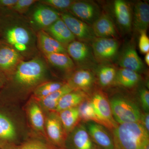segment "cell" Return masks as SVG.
<instances>
[{
  "label": "cell",
  "mask_w": 149,
  "mask_h": 149,
  "mask_svg": "<svg viewBox=\"0 0 149 149\" xmlns=\"http://www.w3.org/2000/svg\"><path fill=\"white\" fill-rule=\"evenodd\" d=\"M109 103L113 116L117 123L140 122L141 111L132 101L118 96L112 98Z\"/></svg>",
  "instance_id": "obj_4"
},
{
  "label": "cell",
  "mask_w": 149,
  "mask_h": 149,
  "mask_svg": "<svg viewBox=\"0 0 149 149\" xmlns=\"http://www.w3.org/2000/svg\"><path fill=\"white\" fill-rule=\"evenodd\" d=\"M140 122L146 129L148 133H149V113L146 112L143 114H141Z\"/></svg>",
  "instance_id": "obj_38"
},
{
  "label": "cell",
  "mask_w": 149,
  "mask_h": 149,
  "mask_svg": "<svg viewBox=\"0 0 149 149\" xmlns=\"http://www.w3.org/2000/svg\"><path fill=\"white\" fill-rule=\"evenodd\" d=\"M37 47L43 55L56 53L67 54L66 48L45 30L37 32Z\"/></svg>",
  "instance_id": "obj_14"
},
{
  "label": "cell",
  "mask_w": 149,
  "mask_h": 149,
  "mask_svg": "<svg viewBox=\"0 0 149 149\" xmlns=\"http://www.w3.org/2000/svg\"><path fill=\"white\" fill-rule=\"evenodd\" d=\"M86 100V95L85 92L80 90H73L62 97L55 111L59 112L63 110L77 107Z\"/></svg>",
  "instance_id": "obj_22"
},
{
  "label": "cell",
  "mask_w": 149,
  "mask_h": 149,
  "mask_svg": "<svg viewBox=\"0 0 149 149\" xmlns=\"http://www.w3.org/2000/svg\"><path fill=\"white\" fill-rule=\"evenodd\" d=\"M16 127L7 116L0 113V140L5 143L11 144L17 138Z\"/></svg>",
  "instance_id": "obj_23"
},
{
  "label": "cell",
  "mask_w": 149,
  "mask_h": 149,
  "mask_svg": "<svg viewBox=\"0 0 149 149\" xmlns=\"http://www.w3.org/2000/svg\"><path fill=\"white\" fill-rule=\"evenodd\" d=\"M119 44L113 38H96L92 42V49L95 57L100 61L111 60L118 52Z\"/></svg>",
  "instance_id": "obj_11"
},
{
  "label": "cell",
  "mask_w": 149,
  "mask_h": 149,
  "mask_svg": "<svg viewBox=\"0 0 149 149\" xmlns=\"http://www.w3.org/2000/svg\"><path fill=\"white\" fill-rule=\"evenodd\" d=\"M17 0H0V17L13 13L14 5Z\"/></svg>",
  "instance_id": "obj_35"
},
{
  "label": "cell",
  "mask_w": 149,
  "mask_h": 149,
  "mask_svg": "<svg viewBox=\"0 0 149 149\" xmlns=\"http://www.w3.org/2000/svg\"><path fill=\"white\" fill-rule=\"evenodd\" d=\"M35 5L28 16L25 17L36 32L47 29L61 18L60 13L39 1Z\"/></svg>",
  "instance_id": "obj_5"
},
{
  "label": "cell",
  "mask_w": 149,
  "mask_h": 149,
  "mask_svg": "<svg viewBox=\"0 0 149 149\" xmlns=\"http://www.w3.org/2000/svg\"><path fill=\"white\" fill-rule=\"evenodd\" d=\"M96 37L113 38L117 36V31L110 17L106 14L101 15L92 24Z\"/></svg>",
  "instance_id": "obj_16"
},
{
  "label": "cell",
  "mask_w": 149,
  "mask_h": 149,
  "mask_svg": "<svg viewBox=\"0 0 149 149\" xmlns=\"http://www.w3.org/2000/svg\"><path fill=\"white\" fill-rule=\"evenodd\" d=\"M91 100L102 125L107 128L114 129L118 125L113 116L109 102L100 92L94 93Z\"/></svg>",
  "instance_id": "obj_7"
},
{
  "label": "cell",
  "mask_w": 149,
  "mask_h": 149,
  "mask_svg": "<svg viewBox=\"0 0 149 149\" xmlns=\"http://www.w3.org/2000/svg\"><path fill=\"white\" fill-rule=\"evenodd\" d=\"M80 119L89 122L92 121L102 125L91 100L86 99L77 106Z\"/></svg>",
  "instance_id": "obj_30"
},
{
  "label": "cell",
  "mask_w": 149,
  "mask_h": 149,
  "mask_svg": "<svg viewBox=\"0 0 149 149\" xmlns=\"http://www.w3.org/2000/svg\"><path fill=\"white\" fill-rule=\"evenodd\" d=\"M95 77L93 72L86 69H80L75 71L70 79L68 84L74 90L85 92L93 87Z\"/></svg>",
  "instance_id": "obj_21"
},
{
  "label": "cell",
  "mask_w": 149,
  "mask_h": 149,
  "mask_svg": "<svg viewBox=\"0 0 149 149\" xmlns=\"http://www.w3.org/2000/svg\"><path fill=\"white\" fill-rule=\"evenodd\" d=\"M73 90L74 89L68 83H65L61 88L39 101L42 106L45 109L52 111H55L58 104L62 97L66 93Z\"/></svg>",
  "instance_id": "obj_24"
},
{
  "label": "cell",
  "mask_w": 149,
  "mask_h": 149,
  "mask_svg": "<svg viewBox=\"0 0 149 149\" xmlns=\"http://www.w3.org/2000/svg\"><path fill=\"white\" fill-rule=\"evenodd\" d=\"M44 57L47 63L61 70H69L74 68V62L67 54L56 53L45 55Z\"/></svg>",
  "instance_id": "obj_26"
},
{
  "label": "cell",
  "mask_w": 149,
  "mask_h": 149,
  "mask_svg": "<svg viewBox=\"0 0 149 149\" xmlns=\"http://www.w3.org/2000/svg\"><path fill=\"white\" fill-rule=\"evenodd\" d=\"M48 72L47 63L39 54L18 65L7 77L9 86L19 93L34 91L38 85L45 82Z\"/></svg>",
  "instance_id": "obj_2"
},
{
  "label": "cell",
  "mask_w": 149,
  "mask_h": 149,
  "mask_svg": "<svg viewBox=\"0 0 149 149\" xmlns=\"http://www.w3.org/2000/svg\"><path fill=\"white\" fill-rule=\"evenodd\" d=\"M7 81V77L1 71H0V89L5 86Z\"/></svg>",
  "instance_id": "obj_39"
},
{
  "label": "cell",
  "mask_w": 149,
  "mask_h": 149,
  "mask_svg": "<svg viewBox=\"0 0 149 149\" xmlns=\"http://www.w3.org/2000/svg\"><path fill=\"white\" fill-rule=\"evenodd\" d=\"M114 149H116V148H115Z\"/></svg>",
  "instance_id": "obj_42"
},
{
  "label": "cell",
  "mask_w": 149,
  "mask_h": 149,
  "mask_svg": "<svg viewBox=\"0 0 149 149\" xmlns=\"http://www.w3.org/2000/svg\"><path fill=\"white\" fill-rule=\"evenodd\" d=\"M24 60H26L13 48L0 42V71L7 77Z\"/></svg>",
  "instance_id": "obj_12"
},
{
  "label": "cell",
  "mask_w": 149,
  "mask_h": 149,
  "mask_svg": "<svg viewBox=\"0 0 149 149\" xmlns=\"http://www.w3.org/2000/svg\"><path fill=\"white\" fill-rule=\"evenodd\" d=\"M38 1L37 0H17L13 8V13L24 15L30 10L31 7Z\"/></svg>",
  "instance_id": "obj_34"
},
{
  "label": "cell",
  "mask_w": 149,
  "mask_h": 149,
  "mask_svg": "<svg viewBox=\"0 0 149 149\" xmlns=\"http://www.w3.org/2000/svg\"><path fill=\"white\" fill-rule=\"evenodd\" d=\"M141 80L138 72L127 68H122L116 72L114 81L118 85L127 88L136 86Z\"/></svg>",
  "instance_id": "obj_27"
},
{
  "label": "cell",
  "mask_w": 149,
  "mask_h": 149,
  "mask_svg": "<svg viewBox=\"0 0 149 149\" xmlns=\"http://www.w3.org/2000/svg\"><path fill=\"white\" fill-rule=\"evenodd\" d=\"M140 97L143 109L146 112H149V92L146 89H143L140 91Z\"/></svg>",
  "instance_id": "obj_37"
},
{
  "label": "cell",
  "mask_w": 149,
  "mask_h": 149,
  "mask_svg": "<svg viewBox=\"0 0 149 149\" xmlns=\"http://www.w3.org/2000/svg\"><path fill=\"white\" fill-rule=\"evenodd\" d=\"M0 42L13 48L26 60L40 54L37 32L24 15L13 13L0 17Z\"/></svg>",
  "instance_id": "obj_1"
},
{
  "label": "cell",
  "mask_w": 149,
  "mask_h": 149,
  "mask_svg": "<svg viewBox=\"0 0 149 149\" xmlns=\"http://www.w3.org/2000/svg\"><path fill=\"white\" fill-rule=\"evenodd\" d=\"M68 11L72 15L90 25L100 15L98 6L86 1H74Z\"/></svg>",
  "instance_id": "obj_9"
},
{
  "label": "cell",
  "mask_w": 149,
  "mask_h": 149,
  "mask_svg": "<svg viewBox=\"0 0 149 149\" xmlns=\"http://www.w3.org/2000/svg\"><path fill=\"white\" fill-rule=\"evenodd\" d=\"M122 68L131 70L139 73L144 69V64L133 46L126 47L123 51L118 60Z\"/></svg>",
  "instance_id": "obj_15"
},
{
  "label": "cell",
  "mask_w": 149,
  "mask_h": 149,
  "mask_svg": "<svg viewBox=\"0 0 149 149\" xmlns=\"http://www.w3.org/2000/svg\"><path fill=\"white\" fill-rule=\"evenodd\" d=\"M86 128L91 140L97 149H114L113 138L106 128L97 123L88 122Z\"/></svg>",
  "instance_id": "obj_13"
},
{
  "label": "cell",
  "mask_w": 149,
  "mask_h": 149,
  "mask_svg": "<svg viewBox=\"0 0 149 149\" xmlns=\"http://www.w3.org/2000/svg\"><path fill=\"white\" fill-rule=\"evenodd\" d=\"M58 113L59 117L67 133H70L81 119L77 107L63 110Z\"/></svg>",
  "instance_id": "obj_25"
},
{
  "label": "cell",
  "mask_w": 149,
  "mask_h": 149,
  "mask_svg": "<svg viewBox=\"0 0 149 149\" xmlns=\"http://www.w3.org/2000/svg\"><path fill=\"white\" fill-rule=\"evenodd\" d=\"M132 21L134 29L141 33L147 32L149 24V5L146 2L140 1L135 4Z\"/></svg>",
  "instance_id": "obj_19"
},
{
  "label": "cell",
  "mask_w": 149,
  "mask_h": 149,
  "mask_svg": "<svg viewBox=\"0 0 149 149\" xmlns=\"http://www.w3.org/2000/svg\"><path fill=\"white\" fill-rule=\"evenodd\" d=\"M45 126L48 137L53 146L58 149H65V132L58 114L55 112L49 113L45 120Z\"/></svg>",
  "instance_id": "obj_8"
},
{
  "label": "cell",
  "mask_w": 149,
  "mask_h": 149,
  "mask_svg": "<svg viewBox=\"0 0 149 149\" xmlns=\"http://www.w3.org/2000/svg\"><path fill=\"white\" fill-rule=\"evenodd\" d=\"M141 149H149V141L147 142Z\"/></svg>",
  "instance_id": "obj_41"
},
{
  "label": "cell",
  "mask_w": 149,
  "mask_h": 149,
  "mask_svg": "<svg viewBox=\"0 0 149 149\" xmlns=\"http://www.w3.org/2000/svg\"><path fill=\"white\" fill-rule=\"evenodd\" d=\"M1 149H58L53 145L37 140L27 141L19 146L10 143H0Z\"/></svg>",
  "instance_id": "obj_31"
},
{
  "label": "cell",
  "mask_w": 149,
  "mask_h": 149,
  "mask_svg": "<svg viewBox=\"0 0 149 149\" xmlns=\"http://www.w3.org/2000/svg\"><path fill=\"white\" fill-rule=\"evenodd\" d=\"M44 30L64 47L75 40L74 35L61 18Z\"/></svg>",
  "instance_id": "obj_17"
},
{
  "label": "cell",
  "mask_w": 149,
  "mask_h": 149,
  "mask_svg": "<svg viewBox=\"0 0 149 149\" xmlns=\"http://www.w3.org/2000/svg\"><path fill=\"white\" fill-rule=\"evenodd\" d=\"M140 34L139 44V49L142 53H148L149 51V39L147 32H141Z\"/></svg>",
  "instance_id": "obj_36"
},
{
  "label": "cell",
  "mask_w": 149,
  "mask_h": 149,
  "mask_svg": "<svg viewBox=\"0 0 149 149\" xmlns=\"http://www.w3.org/2000/svg\"><path fill=\"white\" fill-rule=\"evenodd\" d=\"M145 61L148 65H149V53L146 54L145 57Z\"/></svg>",
  "instance_id": "obj_40"
},
{
  "label": "cell",
  "mask_w": 149,
  "mask_h": 149,
  "mask_svg": "<svg viewBox=\"0 0 149 149\" xmlns=\"http://www.w3.org/2000/svg\"><path fill=\"white\" fill-rule=\"evenodd\" d=\"M60 17L75 38L80 42L86 44L93 42L97 38L91 25L75 17L69 12L60 13Z\"/></svg>",
  "instance_id": "obj_6"
},
{
  "label": "cell",
  "mask_w": 149,
  "mask_h": 149,
  "mask_svg": "<svg viewBox=\"0 0 149 149\" xmlns=\"http://www.w3.org/2000/svg\"><path fill=\"white\" fill-rule=\"evenodd\" d=\"M113 9L118 25L124 31L129 32L132 27L133 20L128 3L123 0L115 1Z\"/></svg>",
  "instance_id": "obj_20"
},
{
  "label": "cell",
  "mask_w": 149,
  "mask_h": 149,
  "mask_svg": "<svg viewBox=\"0 0 149 149\" xmlns=\"http://www.w3.org/2000/svg\"><path fill=\"white\" fill-rule=\"evenodd\" d=\"M113 130L117 149H141L149 141V133L140 122L120 124Z\"/></svg>",
  "instance_id": "obj_3"
},
{
  "label": "cell",
  "mask_w": 149,
  "mask_h": 149,
  "mask_svg": "<svg viewBox=\"0 0 149 149\" xmlns=\"http://www.w3.org/2000/svg\"><path fill=\"white\" fill-rule=\"evenodd\" d=\"M28 114L32 125L36 130L44 132L45 119L40 106L35 102H31L28 107Z\"/></svg>",
  "instance_id": "obj_28"
},
{
  "label": "cell",
  "mask_w": 149,
  "mask_h": 149,
  "mask_svg": "<svg viewBox=\"0 0 149 149\" xmlns=\"http://www.w3.org/2000/svg\"><path fill=\"white\" fill-rule=\"evenodd\" d=\"M65 83L59 82H45L41 83L33 91L34 97L40 101L51 93L61 88Z\"/></svg>",
  "instance_id": "obj_29"
},
{
  "label": "cell",
  "mask_w": 149,
  "mask_h": 149,
  "mask_svg": "<svg viewBox=\"0 0 149 149\" xmlns=\"http://www.w3.org/2000/svg\"><path fill=\"white\" fill-rule=\"evenodd\" d=\"M66 49L68 54L78 64H85L92 58L91 48L83 42L74 40L66 46Z\"/></svg>",
  "instance_id": "obj_18"
},
{
  "label": "cell",
  "mask_w": 149,
  "mask_h": 149,
  "mask_svg": "<svg viewBox=\"0 0 149 149\" xmlns=\"http://www.w3.org/2000/svg\"><path fill=\"white\" fill-rule=\"evenodd\" d=\"M74 1L72 0H42L39 2L45 5L58 12L64 11L66 12L68 10L70 6Z\"/></svg>",
  "instance_id": "obj_33"
},
{
  "label": "cell",
  "mask_w": 149,
  "mask_h": 149,
  "mask_svg": "<svg viewBox=\"0 0 149 149\" xmlns=\"http://www.w3.org/2000/svg\"><path fill=\"white\" fill-rule=\"evenodd\" d=\"M116 69L113 67L104 65L100 68L98 72V77L100 85L107 87L114 82L116 74Z\"/></svg>",
  "instance_id": "obj_32"
},
{
  "label": "cell",
  "mask_w": 149,
  "mask_h": 149,
  "mask_svg": "<svg viewBox=\"0 0 149 149\" xmlns=\"http://www.w3.org/2000/svg\"><path fill=\"white\" fill-rule=\"evenodd\" d=\"M70 133L65 140V149H97L84 124H78Z\"/></svg>",
  "instance_id": "obj_10"
}]
</instances>
